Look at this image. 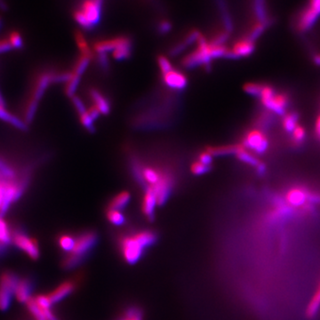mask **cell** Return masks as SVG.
Here are the masks:
<instances>
[{"label":"cell","instance_id":"6da1fadb","mask_svg":"<svg viewBox=\"0 0 320 320\" xmlns=\"http://www.w3.org/2000/svg\"><path fill=\"white\" fill-rule=\"evenodd\" d=\"M97 235L92 231H87L78 236L76 239L74 248L62 261L63 268L70 270L78 265L97 243Z\"/></svg>","mask_w":320,"mask_h":320},{"label":"cell","instance_id":"7a4b0ae2","mask_svg":"<svg viewBox=\"0 0 320 320\" xmlns=\"http://www.w3.org/2000/svg\"><path fill=\"white\" fill-rule=\"evenodd\" d=\"M120 244L123 258L130 264H134L140 260L143 255V251L146 248L136 237V234L123 237L120 240Z\"/></svg>","mask_w":320,"mask_h":320},{"label":"cell","instance_id":"3957f363","mask_svg":"<svg viewBox=\"0 0 320 320\" xmlns=\"http://www.w3.org/2000/svg\"><path fill=\"white\" fill-rule=\"evenodd\" d=\"M12 242L17 248L23 251L32 260H38L40 256V251L38 241L29 237L21 229L12 230Z\"/></svg>","mask_w":320,"mask_h":320},{"label":"cell","instance_id":"277c9868","mask_svg":"<svg viewBox=\"0 0 320 320\" xmlns=\"http://www.w3.org/2000/svg\"><path fill=\"white\" fill-rule=\"evenodd\" d=\"M160 180L157 184L151 186L153 190L155 191L157 198V203L159 206H163L164 204L168 201L171 192L174 188V175L168 170H162L160 171Z\"/></svg>","mask_w":320,"mask_h":320},{"label":"cell","instance_id":"5b68a950","mask_svg":"<svg viewBox=\"0 0 320 320\" xmlns=\"http://www.w3.org/2000/svg\"><path fill=\"white\" fill-rule=\"evenodd\" d=\"M242 145L253 150L257 154H263L269 147V141L262 132L255 129L249 131L245 135Z\"/></svg>","mask_w":320,"mask_h":320},{"label":"cell","instance_id":"8992f818","mask_svg":"<svg viewBox=\"0 0 320 320\" xmlns=\"http://www.w3.org/2000/svg\"><path fill=\"white\" fill-rule=\"evenodd\" d=\"M128 45H133L132 39L129 37L121 36L118 38L99 41L93 45V49L97 54H107V52L115 51L116 49Z\"/></svg>","mask_w":320,"mask_h":320},{"label":"cell","instance_id":"52a82bcc","mask_svg":"<svg viewBox=\"0 0 320 320\" xmlns=\"http://www.w3.org/2000/svg\"><path fill=\"white\" fill-rule=\"evenodd\" d=\"M102 5L103 2H100L98 0H84V2L82 3L80 10L83 12L88 22L92 24L93 28L101 21Z\"/></svg>","mask_w":320,"mask_h":320},{"label":"cell","instance_id":"ba28073f","mask_svg":"<svg viewBox=\"0 0 320 320\" xmlns=\"http://www.w3.org/2000/svg\"><path fill=\"white\" fill-rule=\"evenodd\" d=\"M267 109L275 112L276 114L284 115L288 105V98L284 93H275L269 100L261 102Z\"/></svg>","mask_w":320,"mask_h":320},{"label":"cell","instance_id":"9c48e42d","mask_svg":"<svg viewBox=\"0 0 320 320\" xmlns=\"http://www.w3.org/2000/svg\"><path fill=\"white\" fill-rule=\"evenodd\" d=\"M164 83L175 90H183L188 85L187 76L181 71L173 70L163 75Z\"/></svg>","mask_w":320,"mask_h":320},{"label":"cell","instance_id":"30bf717a","mask_svg":"<svg viewBox=\"0 0 320 320\" xmlns=\"http://www.w3.org/2000/svg\"><path fill=\"white\" fill-rule=\"evenodd\" d=\"M53 76H54V73L47 72V73H44L38 77L30 101L39 103L41 98L43 97L46 90L49 87V85L51 83H53Z\"/></svg>","mask_w":320,"mask_h":320},{"label":"cell","instance_id":"8fae6325","mask_svg":"<svg viewBox=\"0 0 320 320\" xmlns=\"http://www.w3.org/2000/svg\"><path fill=\"white\" fill-rule=\"evenodd\" d=\"M157 205H158L157 195L152 187L149 186V188L145 190V194L143 197L142 205H141L142 212L149 220H152L154 218L155 208Z\"/></svg>","mask_w":320,"mask_h":320},{"label":"cell","instance_id":"7c38bea8","mask_svg":"<svg viewBox=\"0 0 320 320\" xmlns=\"http://www.w3.org/2000/svg\"><path fill=\"white\" fill-rule=\"evenodd\" d=\"M76 287V282L74 280H68L61 284L59 287H57L54 291H52L47 295L51 300L52 304H56L66 298L68 295H70L75 290Z\"/></svg>","mask_w":320,"mask_h":320},{"label":"cell","instance_id":"4fadbf2b","mask_svg":"<svg viewBox=\"0 0 320 320\" xmlns=\"http://www.w3.org/2000/svg\"><path fill=\"white\" fill-rule=\"evenodd\" d=\"M255 49V42L249 38H244L239 39V41L234 44L233 47L230 50L233 53L235 58L238 59L240 57H247L252 55Z\"/></svg>","mask_w":320,"mask_h":320},{"label":"cell","instance_id":"5bb4252c","mask_svg":"<svg viewBox=\"0 0 320 320\" xmlns=\"http://www.w3.org/2000/svg\"><path fill=\"white\" fill-rule=\"evenodd\" d=\"M33 290V282L29 277H21L20 282L15 290V298L19 303L26 304L31 298V292Z\"/></svg>","mask_w":320,"mask_h":320},{"label":"cell","instance_id":"9a60e30c","mask_svg":"<svg viewBox=\"0 0 320 320\" xmlns=\"http://www.w3.org/2000/svg\"><path fill=\"white\" fill-rule=\"evenodd\" d=\"M253 8L256 17L255 22L264 23L270 27L274 20L269 15L265 0H253Z\"/></svg>","mask_w":320,"mask_h":320},{"label":"cell","instance_id":"2e32d148","mask_svg":"<svg viewBox=\"0 0 320 320\" xmlns=\"http://www.w3.org/2000/svg\"><path fill=\"white\" fill-rule=\"evenodd\" d=\"M20 279L21 277H19L15 272L9 271L2 272L0 275V288L8 290L13 293H15Z\"/></svg>","mask_w":320,"mask_h":320},{"label":"cell","instance_id":"e0dca14e","mask_svg":"<svg viewBox=\"0 0 320 320\" xmlns=\"http://www.w3.org/2000/svg\"><path fill=\"white\" fill-rule=\"evenodd\" d=\"M309 192L304 189L293 188L287 193V200L293 206H304L306 201H308Z\"/></svg>","mask_w":320,"mask_h":320},{"label":"cell","instance_id":"ac0fdd59","mask_svg":"<svg viewBox=\"0 0 320 320\" xmlns=\"http://www.w3.org/2000/svg\"><path fill=\"white\" fill-rule=\"evenodd\" d=\"M90 96L92 98L94 105L97 107L102 114H109L110 109H111V105L107 98L94 88L90 90Z\"/></svg>","mask_w":320,"mask_h":320},{"label":"cell","instance_id":"d6986e66","mask_svg":"<svg viewBox=\"0 0 320 320\" xmlns=\"http://www.w3.org/2000/svg\"><path fill=\"white\" fill-rule=\"evenodd\" d=\"M0 120L16 127L19 130H27L28 125L25 123V121L19 119L15 115L12 114L11 112L6 110L3 106H0Z\"/></svg>","mask_w":320,"mask_h":320},{"label":"cell","instance_id":"ffe728a7","mask_svg":"<svg viewBox=\"0 0 320 320\" xmlns=\"http://www.w3.org/2000/svg\"><path fill=\"white\" fill-rule=\"evenodd\" d=\"M219 12L221 14L222 20H223V26L226 32L229 33L233 31V22L229 12L228 6L226 0H215Z\"/></svg>","mask_w":320,"mask_h":320},{"label":"cell","instance_id":"44dd1931","mask_svg":"<svg viewBox=\"0 0 320 320\" xmlns=\"http://www.w3.org/2000/svg\"><path fill=\"white\" fill-rule=\"evenodd\" d=\"M243 147L242 144L236 145H223V146H212L206 148V152H209L212 156L220 157L227 155H237V153Z\"/></svg>","mask_w":320,"mask_h":320},{"label":"cell","instance_id":"7402d4cb","mask_svg":"<svg viewBox=\"0 0 320 320\" xmlns=\"http://www.w3.org/2000/svg\"><path fill=\"white\" fill-rule=\"evenodd\" d=\"M320 308V283L315 291L312 298L310 299L307 308L305 309V316L307 319L312 320L319 313Z\"/></svg>","mask_w":320,"mask_h":320},{"label":"cell","instance_id":"603a6c76","mask_svg":"<svg viewBox=\"0 0 320 320\" xmlns=\"http://www.w3.org/2000/svg\"><path fill=\"white\" fill-rule=\"evenodd\" d=\"M131 196L129 192L127 191H123L120 192L118 195L115 196L113 199L109 202V209H114V210H119L125 208V206L128 205L130 201Z\"/></svg>","mask_w":320,"mask_h":320},{"label":"cell","instance_id":"cb8c5ba5","mask_svg":"<svg viewBox=\"0 0 320 320\" xmlns=\"http://www.w3.org/2000/svg\"><path fill=\"white\" fill-rule=\"evenodd\" d=\"M160 171H157V169L147 167L143 168V177L148 184L150 186L157 184L160 180Z\"/></svg>","mask_w":320,"mask_h":320},{"label":"cell","instance_id":"d4e9b609","mask_svg":"<svg viewBox=\"0 0 320 320\" xmlns=\"http://www.w3.org/2000/svg\"><path fill=\"white\" fill-rule=\"evenodd\" d=\"M236 156H237L239 160H241L242 162L248 164V165L252 166V167H255V168H256L258 167V165L260 163V160H259L257 157H255V156H253L252 154H250L249 152H246V150H245V148H244V146L240 149V151L237 153Z\"/></svg>","mask_w":320,"mask_h":320},{"label":"cell","instance_id":"484cf974","mask_svg":"<svg viewBox=\"0 0 320 320\" xmlns=\"http://www.w3.org/2000/svg\"><path fill=\"white\" fill-rule=\"evenodd\" d=\"M92 58V56L89 55H81V57L76 61V65L74 67L73 74L81 76L85 73V71H87Z\"/></svg>","mask_w":320,"mask_h":320},{"label":"cell","instance_id":"4316f807","mask_svg":"<svg viewBox=\"0 0 320 320\" xmlns=\"http://www.w3.org/2000/svg\"><path fill=\"white\" fill-rule=\"evenodd\" d=\"M75 40H76V43L77 46H78V48L81 52V55H89V56L93 57V53H92V50L90 48V46H88L84 35L79 30H76L75 32Z\"/></svg>","mask_w":320,"mask_h":320},{"label":"cell","instance_id":"83f0119b","mask_svg":"<svg viewBox=\"0 0 320 320\" xmlns=\"http://www.w3.org/2000/svg\"><path fill=\"white\" fill-rule=\"evenodd\" d=\"M28 309L30 312V314L35 320H47L43 310L38 307V304H36L35 299L31 297L26 303Z\"/></svg>","mask_w":320,"mask_h":320},{"label":"cell","instance_id":"f1b7e54d","mask_svg":"<svg viewBox=\"0 0 320 320\" xmlns=\"http://www.w3.org/2000/svg\"><path fill=\"white\" fill-rule=\"evenodd\" d=\"M298 119V114L295 112L286 115L283 120V126H284L285 130L287 131L288 133H293L295 127L298 125L297 124Z\"/></svg>","mask_w":320,"mask_h":320},{"label":"cell","instance_id":"f546056e","mask_svg":"<svg viewBox=\"0 0 320 320\" xmlns=\"http://www.w3.org/2000/svg\"><path fill=\"white\" fill-rule=\"evenodd\" d=\"M0 242L6 244L12 242V230L3 217H0Z\"/></svg>","mask_w":320,"mask_h":320},{"label":"cell","instance_id":"4dcf8cb0","mask_svg":"<svg viewBox=\"0 0 320 320\" xmlns=\"http://www.w3.org/2000/svg\"><path fill=\"white\" fill-rule=\"evenodd\" d=\"M76 243V239H74L71 235H61L58 239V244L60 245L61 248L65 251V252H70L74 248Z\"/></svg>","mask_w":320,"mask_h":320},{"label":"cell","instance_id":"1f68e13d","mask_svg":"<svg viewBox=\"0 0 320 320\" xmlns=\"http://www.w3.org/2000/svg\"><path fill=\"white\" fill-rule=\"evenodd\" d=\"M132 51H133V45L124 46H121L120 48L116 49L115 51H113L112 55H113L115 60H126L132 55Z\"/></svg>","mask_w":320,"mask_h":320},{"label":"cell","instance_id":"d6a6232c","mask_svg":"<svg viewBox=\"0 0 320 320\" xmlns=\"http://www.w3.org/2000/svg\"><path fill=\"white\" fill-rule=\"evenodd\" d=\"M14 293L7 291L4 288H0V310L6 311L11 305L12 299Z\"/></svg>","mask_w":320,"mask_h":320},{"label":"cell","instance_id":"836d02e7","mask_svg":"<svg viewBox=\"0 0 320 320\" xmlns=\"http://www.w3.org/2000/svg\"><path fill=\"white\" fill-rule=\"evenodd\" d=\"M107 218H108L109 223H112L113 225H116V226H120V225L125 223V216L119 210L109 209L107 212Z\"/></svg>","mask_w":320,"mask_h":320},{"label":"cell","instance_id":"e575fe53","mask_svg":"<svg viewBox=\"0 0 320 320\" xmlns=\"http://www.w3.org/2000/svg\"><path fill=\"white\" fill-rule=\"evenodd\" d=\"M80 79H81V76H76V75L73 74L71 80L67 83L65 93L68 97L72 98L73 96H75V92H76L77 87L79 86Z\"/></svg>","mask_w":320,"mask_h":320},{"label":"cell","instance_id":"d590c367","mask_svg":"<svg viewBox=\"0 0 320 320\" xmlns=\"http://www.w3.org/2000/svg\"><path fill=\"white\" fill-rule=\"evenodd\" d=\"M74 19L83 29L87 30H91L93 29V26L90 22H88L87 17L85 16V15L83 14V12L80 9H77L76 11L74 12Z\"/></svg>","mask_w":320,"mask_h":320},{"label":"cell","instance_id":"8d00e7d4","mask_svg":"<svg viewBox=\"0 0 320 320\" xmlns=\"http://www.w3.org/2000/svg\"><path fill=\"white\" fill-rule=\"evenodd\" d=\"M263 85L259 84V83H247L244 85L243 89L245 92H247L252 96H257L260 97V92L262 91Z\"/></svg>","mask_w":320,"mask_h":320},{"label":"cell","instance_id":"74e56055","mask_svg":"<svg viewBox=\"0 0 320 320\" xmlns=\"http://www.w3.org/2000/svg\"><path fill=\"white\" fill-rule=\"evenodd\" d=\"M34 299L38 307L43 310L51 309V306L53 305L47 294H38Z\"/></svg>","mask_w":320,"mask_h":320},{"label":"cell","instance_id":"f35d334b","mask_svg":"<svg viewBox=\"0 0 320 320\" xmlns=\"http://www.w3.org/2000/svg\"><path fill=\"white\" fill-rule=\"evenodd\" d=\"M8 40L11 44L12 47L15 49H22L23 47V39L21 34L17 31L10 33Z\"/></svg>","mask_w":320,"mask_h":320},{"label":"cell","instance_id":"ab89813d","mask_svg":"<svg viewBox=\"0 0 320 320\" xmlns=\"http://www.w3.org/2000/svg\"><path fill=\"white\" fill-rule=\"evenodd\" d=\"M157 63L160 68V71L162 72V74L165 75L167 73H168L171 71H173V66L171 64V62L169 61L168 59L164 56V55H159L157 57Z\"/></svg>","mask_w":320,"mask_h":320},{"label":"cell","instance_id":"60d3db41","mask_svg":"<svg viewBox=\"0 0 320 320\" xmlns=\"http://www.w3.org/2000/svg\"><path fill=\"white\" fill-rule=\"evenodd\" d=\"M212 170V166H206L204 164L200 163L199 161H197L191 165V172L196 175H201V174H206Z\"/></svg>","mask_w":320,"mask_h":320},{"label":"cell","instance_id":"b9f144b4","mask_svg":"<svg viewBox=\"0 0 320 320\" xmlns=\"http://www.w3.org/2000/svg\"><path fill=\"white\" fill-rule=\"evenodd\" d=\"M306 136V132L303 126L297 125L293 132V141L296 145H299L304 142Z\"/></svg>","mask_w":320,"mask_h":320},{"label":"cell","instance_id":"7bdbcfd3","mask_svg":"<svg viewBox=\"0 0 320 320\" xmlns=\"http://www.w3.org/2000/svg\"><path fill=\"white\" fill-rule=\"evenodd\" d=\"M79 118H80V122H81L82 125L88 132H90V133L95 132V126L93 125L94 121L90 118V116L88 115L87 111L86 113L80 115Z\"/></svg>","mask_w":320,"mask_h":320},{"label":"cell","instance_id":"ee69618b","mask_svg":"<svg viewBox=\"0 0 320 320\" xmlns=\"http://www.w3.org/2000/svg\"><path fill=\"white\" fill-rule=\"evenodd\" d=\"M228 32L226 31H223V32H219L213 38V39L210 42V45L212 46H223V44L225 43L229 38Z\"/></svg>","mask_w":320,"mask_h":320},{"label":"cell","instance_id":"f6af8a7d","mask_svg":"<svg viewBox=\"0 0 320 320\" xmlns=\"http://www.w3.org/2000/svg\"><path fill=\"white\" fill-rule=\"evenodd\" d=\"M73 76L71 72H61L58 74H54L53 76V83H68Z\"/></svg>","mask_w":320,"mask_h":320},{"label":"cell","instance_id":"bcb514c9","mask_svg":"<svg viewBox=\"0 0 320 320\" xmlns=\"http://www.w3.org/2000/svg\"><path fill=\"white\" fill-rule=\"evenodd\" d=\"M125 316L130 320H142V313L141 310L135 307L127 309L125 311Z\"/></svg>","mask_w":320,"mask_h":320},{"label":"cell","instance_id":"7dc6e473","mask_svg":"<svg viewBox=\"0 0 320 320\" xmlns=\"http://www.w3.org/2000/svg\"><path fill=\"white\" fill-rule=\"evenodd\" d=\"M71 100H72V103H73V105H74V107L76 109V112L79 114V116L87 112L86 106H85V104H84L83 101H82L80 98L75 95V96L71 98Z\"/></svg>","mask_w":320,"mask_h":320},{"label":"cell","instance_id":"c3c4849f","mask_svg":"<svg viewBox=\"0 0 320 320\" xmlns=\"http://www.w3.org/2000/svg\"><path fill=\"white\" fill-rule=\"evenodd\" d=\"M157 32L160 35H165L171 31L172 30V23L168 20H163L157 24Z\"/></svg>","mask_w":320,"mask_h":320},{"label":"cell","instance_id":"681fc988","mask_svg":"<svg viewBox=\"0 0 320 320\" xmlns=\"http://www.w3.org/2000/svg\"><path fill=\"white\" fill-rule=\"evenodd\" d=\"M98 64L104 71H109V61L107 54H97Z\"/></svg>","mask_w":320,"mask_h":320},{"label":"cell","instance_id":"f907efd6","mask_svg":"<svg viewBox=\"0 0 320 320\" xmlns=\"http://www.w3.org/2000/svg\"><path fill=\"white\" fill-rule=\"evenodd\" d=\"M198 161L206 166H212L213 156L208 152H202L198 157Z\"/></svg>","mask_w":320,"mask_h":320},{"label":"cell","instance_id":"816d5d0a","mask_svg":"<svg viewBox=\"0 0 320 320\" xmlns=\"http://www.w3.org/2000/svg\"><path fill=\"white\" fill-rule=\"evenodd\" d=\"M12 49H13V47H12L11 44H10L8 39H6V38L0 39V54L8 52Z\"/></svg>","mask_w":320,"mask_h":320},{"label":"cell","instance_id":"f5cc1de1","mask_svg":"<svg viewBox=\"0 0 320 320\" xmlns=\"http://www.w3.org/2000/svg\"><path fill=\"white\" fill-rule=\"evenodd\" d=\"M87 113H88V115L90 116V118H91L93 121H95V120H97L98 118L100 117L101 111L99 110V109H98L95 105H92V107L87 110Z\"/></svg>","mask_w":320,"mask_h":320},{"label":"cell","instance_id":"db71d44e","mask_svg":"<svg viewBox=\"0 0 320 320\" xmlns=\"http://www.w3.org/2000/svg\"><path fill=\"white\" fill-rule=\"evenodd\" d=\"M256 171H257V174H259L260 176L264 175V174H265L266 172L265 165L260 162V163L258 165V167L256 168Z\"/></svg>","mask_w":320,"mask_h":320},{"label":"cell","instance_id":"11a10c76","mask_svg":"<svg viewBox=\"0 0 320 320\" xmlns=\"http://www.w3.org/2000/svg\"><path fill=\"white\" fill-rule=\"evenodd\" d=\"M315 131H316V134L320 137V115L319 116L317 121H316V128H315Z\"/></svg>","mask_w":320,"mask_h":320},{"label":"cell","instance_id":"9f6ffc18","mask_svg":"<svg viewBox=\"0 0 320 320\" xmlns=\"http://www.w3.org/2000/svg\"><path fill=\"white\" fill-rule=\"evenodd\" d=\"M7 249V244L0 242V255H4Z\"/></svg>","mask_w":320,"mask_h":320},{"label":"cell","instance_id":"6f0895ef","mask_svg":"<svg viewBox=\"0 0 320 320\" xmlns=\"http://www.w3.org/2000/svg\"><path fill=\"white\" fill-rule=\"evenodd\" d=\"M313 61H314L315 64L320 66V54L314 55V57H313Z\"/></svg>","mask_w":320,"mask_h":320},{"label":"cell","instance_id":"680465c9","mask_svg":"<svg viewBox=\"0 0 320 320\" xmlns=\"http://www.w3.org/2000/svg\"><path fill=\"white\" fill-rule=\"evenodd\" d=\"M0 106H3V107H5V106H6V103H5V100H4V98H3V96H2V94H1V92H0Z\"/></svg>","mask_w":320,"mask_h":320},{"label":"cell","instance_id":"91938a15","mask_svg":"<svg viewBox=\"0 0 320 320\" xmlns=\"http://www.w3.org/2000/svg\"><path fill=\"white\" fill-rule=\"evenodd\" d=\"M129 320L128 318H126L125 316H124V317H123V318H122V319H121V320Z\"/></svg>","mask_w":320,"mask_h":320},{"label":"cell","instance_id":"94428289","mask_svg":"<svg viewBox=\"0 0 320 320\" xmlns=\"http://www.w3.org/2000/svg\"><path fill=\"white\" fill-rule=\"evenodd\" d=\"M0 26H1V19H0Z\"/></svg>","mask_w":320,"mask_h":320}]
</instances>
